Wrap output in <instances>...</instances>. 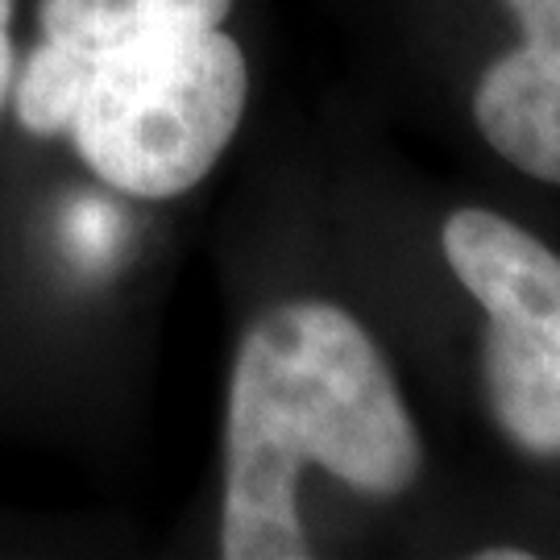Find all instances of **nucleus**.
<instances>
[{
	"label": "nucleus",
	"mask_w": 560,
	"mask_h": 560,
	"mask_svg": "<svg viewBox=\"0 0 560 560\" xmlns=\"http://www.w3.org/2000/svg\"><path fill=\"white\" fill-rule=\"evenodd\" d=\"M233 0H38L9 113L67 141L83 171L129 200H179L233 145L249 62L224 21Z\"/></svg>",
	"instance_id": "obj_1"
},
{
	"label": "nucleus",
	"mask_w": 560,
	"mask_h": 560,
	"mask_svg": "<svg viewBox=\"0 0 560 560\" xmlns=\"http://www.w3.org/2000/svg\"><path fill=\"white\" fill-rule=\"evenodd\" d=\"M420 432L374 337L345 307H270L237 345L224 411L221 557L303 560V469L365 499H399L420 474Z\"/></svg>",
	"instance_id": "obj_2"
},
{
	"label": "nucleus",
	"mask_w": 560,
	"mask_h": 560,
	"mask_svg": "<svg viewBox=\"0 0 560 560\" xmlns=\"http://www.w3.org/2000/svg\"><path fill=\"white\" fill-rule=\"evenodd\" d=\"M506 4L523 25V46L481 75L474 120L523 175L560 183V0Z\"/></svg>",
	"instance_id": "obj_3"
},
{
	"label": "nucleus",
	"mask_w": 560,
	"mask_h": 560,
	"mask_svg": "<svg viewBox=\"0 0 560 560\" xmlns=\"http://www.w3.org/2000/svg\"><path fill=\"white\" fill-rule=\"evenodd\" d=\"M441 249L490 320L560 345V258L548 245L486 208H460L444 221Z\"/></svg>",
	"instance_id": "obj_4"
},
{
	"label": "nucleus",
	"mask_w": 560,
	"mask_h": 560,
	"mask_svg": "<svg viewBox=\"0 0 560 560\" xmlns=\"http://www.w3.org/2000/svg\"><path fill=\"white\" fill-rule=\"evenodd\" d=\"M481 370H486V395L502 432L536 457H557L560 345L490 320L481 340Z\"/></svg>",
	"instance_id": "obj_5"
},
{
	"label": "nucleus",
	"mask_w": 560,
	"mask_h": 560,
	"mask_svg": "<svg viewBox=\"0 0 560 560\" xmlns=\"http://www.w3.org/2000/svg\"><path fill=\"white\" fill-rule=\"evenodd\" d=\"M13 13H18V0H0V113H9V88H13V71H18Z\"/></svg>",
	"instance_id": "obj_6"
},
{
	"label": "nucleus",
	"mask_w": 560,
	"mask_h": 560,
	"mask_svg": "<svg viewBox=\"0 0 560 560\" xmlns=\"http://www.w3.org/2000/svg\"><path fill=\"white\" fill-rule=\"evenodd\" d=\"M527 548H481L478 560H527Z\"/></svg>",
	"instance_id": "obj_7"
}]
</instances>
